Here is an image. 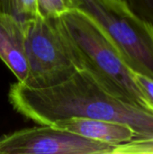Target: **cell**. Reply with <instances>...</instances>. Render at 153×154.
Returning a JSON list of instances; mask_svg holds the SVG:
<instances>
[{
    "label": "cell",
    "instance_id": "1",
    "mask_svg": "<svg viewBox=\"0 0 153 154\" xmlns=\"http://www.w3.org/2000/svg\"><path fill=\"white\" fill-rule=\"evenodd\" d=\"M8 99L17 113L38 125L69 117L95 118L125 125L135 138L153 136V114L115 95L83 69L44 88L16 81L10 86Z\"/></svg>",
    "mask_w": 153,
    "mask_h": 154
},
{
    "label": "cell",
    "instance_id": "2",
    "mask_svg": "<svg viewBox=\"0 0 153 154\" xmlns=\"http://www.w3.org/2000/svg\"><path fill=\"white\" fill-rule=\"evenodd\" d=\"M57 22L79 69L87 70L115 95L153 114V104L137 83L135 72L90 15L75 8Z\"/></svg>",
    "mask_w": 153,
    "mask_h": 154
},
{
    "label": "cell",
    "instance_id": "3",
    "mask_svg": "<svg viewBox=\"0 0 153 154\" xmlns=\"http://www.w3.org/2000/svg\"><path fill=\"white\" fill-rule=\"evenodd\" d=\"M78 8L103 29L123 60L136 73L153 79V25L123 0H77Z\"/></svg>",
    "mask_w": 153,
    "mask_h": 154
},
{
    "label": "cell",
    "instance_id": "4",
    "mask_svg": "<svg viewBox=\"0 0 153 154\" xmlns=\"http://www.w3.org/2000/svg\"><path fill=\"white\" fill-rule=\"evenodd\" d=\"M24 33L28 76L22 84L32 88H49L65 81L79 69L57 18L38 15L26 20Z\"/></svg>",
    "mask_w": 153,
    "mask_h": 154
},
{
    "label": "cell",
    "instance_id": "5",
    "mask_svg": "<svg viewBox=\"0 0 153 154\" xmlns=\"http://www.w3.org/2000/svg\"><path fill=\"white\" fill-rule=\"evenodd\" d=\"M115 147L50 125H39L0 137V154H113Z\"/></svg>",
    "mask_w": 153,
    "mask_h": 154
},
{
    "label": "cell",
    "instance_id": "6",
    "mask_svg": "<svg viewBox=\"0 0 153 154\" xmlns=\"http://www.w3.org/2000/svg\"><path fill=\"white\" fill-rule=\"evenodd\" d=\"M24 44V21L0 14V60L20 83H24L28 76Z\"/></svg>",
    "mask_w": 153,
    "mask_h": 154
},
{
    "label": "cell",
    "instance_id": "7",
    "mask_svg": "<svg viewBox=\"0 0 153 154\" xmlns=\"http://www.w3.org/2000/svg\"><path fill=\"white\" fill-rule=\"evenodd\" d=\"M50 125L79 136L112 145L127 143L136 137L133 130L123 124L86 117L59 119Z\"/></svg>",
    "mask_w": 153,
    "mask_h": 154
},
{
    "label": "cell",
    "instance_id": "8",
    "mask_svg": "<svg viewBox=\"0 0 153 154\" xmlns=\"http://www.w3.org/2000/svg\"><path fill=\"white\" fill-rule=\"evenodd\" d=\"M0 14H10L22 21L40 15L36 0H0Z\"/></svg>",
    "mask_w": 153,
    "mask_h": 154
},
{
    "label": "cell",
    "instance_id": "9",
    "mask_svg": "<svg viewBox=\"0 0 153 154\" xmlns=\"http://www.w3.org/2000/svg\"><path fill=\"white\" fill-rule=\"evenodd\" d=\"M39 14L47 18H58L78 8L77 0H36Z\"/></svg>",
    "mask_w": 153,
    "mask_h": 154
},
{
    "label": "cell",
    "instance_id": "10",
    "mask_svg": "<svg viewBox=\"0 0 153 154\" xmlns=\"http://www.w3.org/2000/svg\"><path fill=\"white\" fill-rule=\"evenodd\" d=\"M113 154H153V136L134 138L115 145Z\"/></svg>",
    "mask_w": 153,
    "mask_h": 154
},
{
    "label": "cell",
    "instance_id": "11",
    "mask_svg": "<svg viewBox=\"0 0 153 154\" xmlns=\"http://www.w3.org/2000/svg\"><path fill=\"white\" fill-rule=\"evenodd\" d=\"M138 16L153 25V0H123Z\"/></svg>",
    "mask_w": 153,
    "mask_h": 154
},
{
    "label": "cell",
    "instance_id": "12",
    "mask_svg": "<svg viewBox=\"0 0 153 154\" xmlns=\"http://www.w3.org/2000/svg\"><path fill=\"white\" fill-rule=\"evenodd\" d=\"M135 79L145 95L153 104V79L140 73L135 72Z\"/></svg>",
    "mask_w": 153,
    "mask_h": 154
}]
</instances>
